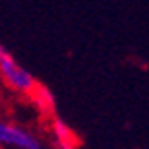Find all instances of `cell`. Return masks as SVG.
I'll list each match as a JSON object with an SVG mask.
<instances>
[{
	"label": "cell",
	"instance_id": "cell-5",
	"mask_svg": "<svg viewBox=\"0 0 149 149\" xmlns=\"http://www.w3.org/2000/svg\"><path fill=\"white\" fill-rule=\"evenodd\" d=\"M60 149H74V145H68V143H60Z\"/></svg>",
	"mask_w": 149,
	"mask_h": 149
},
{
	"label": "cell",
	"instance_id": "cell-1",
	"mask_svg": "<svg viewBox=\"0 0 149 149\" xmlns=\"http://www.w3.org/2000/svg\"><path fill=\"white\" fill-rule=\"evenodd\" d=\"M0 70L4 76V81L16 91H35L37 89V81L35 77L16 64V60L12 58V54L6 50V47H0Z\"/></svg>",
	"mask_w": 149,
	"mask_h": 149
},
{
	"label": "cell",
	"instance_id": "cell-2",
	"mask_svg": "<svg viewBox=\"0 0 149 149\" xmlns=\"http://www.w3.org/2000/svg\"><path fill=\"white\" fill-rule=\"evenodd\" d=\"M0 141L6 145H16L19 149H41L37 138H33L27 130H23L14 124H0Z\"/></svg>",
	"mask_w": 149,
	"mask_h": 149
},
{
	"label": "cell",
	"instance_id": "cell-3",
	"mask_svg": "<svg viewBox=\"0 0 149 149\" xmlns=\"http://www.w3.org/2000/svg\"><path fill=\"white\" fill-rule=\"evenodd\" d=\"M52 130H54L56 138H58V143H68V145H74L76 141V134L72 132V128L68 126L64 120L56 118L54 124H52Z\"/></svg>",
	"mask_w": 149,
	"mask_h": 149
},
{
	"label": "cell",
	"instance_id": "cell-4",
	"mask_svg": "<svg viewBox=\"0 0 149 149\" xmlns=\"http://www.w3.org/2000/svg\"><path fill=\"white\" fill-rule=\"evenodd\" d=\"M35 101H37V105L41 109H47V111H50L54 107V97H52V93L45 85H37V89H35Z\"/></svg>",
	"mask_w": 149,
	"mask_h": 149
}]
</instances>
